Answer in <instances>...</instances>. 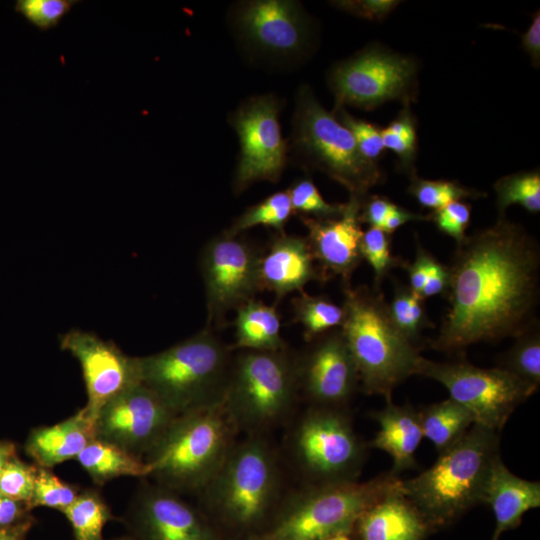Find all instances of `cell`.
Wrapping results in <instances>:
<instances>
[{
  "instance_id": "obj_14",
  "label": "cell",
  "mask_w": 540,
  "mask_h": 540,
  "mask_svg": "<svg viewBox=\"0 0 540 540\" xmlns=\"http://www.w3.org/2000/svg\"><path fill=\"white\" fill-rule=\"evenodd\" d=\"M281 101L272 94L251 97L230 115L240 142L233 191L240 194L258 181L277 183L286 167L288 143L279 123Z\"/></svg>"
},
{
  "instance_id": "obj_45",
  "label": "cell",
  "mask_w": 540,
  "mask_h": 540,
  "mask_svg": "<svg viewBox=\"0 0 540 540\" xmlns=\"http://www.w3.org/2000/svg\"><path fill=\"white\" fill-rule=\"evenodd\" d=\"M30 510L31 508L28 503L0 494V529L28 530L32 521L29 515Z\"/></svg>"
},
{
  "instance_id": "obj_44",
  "label": "cell",
  "mask_w": 540,
  "mask_h": 540,
  "mask_svg": "<svg viewBox=\"0 0 540 540\" xmlns=\"http://www.w3.org/2000/svg\"><path fill=\"white\" fill-rule=\"evenodd\" d=\"M345 12L360 18L384 20L399 4L396 0H344L331 2Z\"/></svg>"
},
{
  "instance_id": "obj_2",
  "label": "cell",
  "mask_w": 540,
  "mask_h": 540,
  "mask_svg": "<svg viewBox=\"0 0 540 540\" xmlns=\"http://www.w3.org/2000/svg\"><path fill=\"white\" fill-rule=\"evenodd\" d=\"M288 493L278 450L266 435H245L197 494L198 507L223 540H239L264 534Z\"/></svg>"
},
{
  "instance_id": "obj_4",
  "label": "cell",
  "mask_w": 540,
  "mask_h": 540,
  "mask_svg": "<svg viewBox=\"0 0 540 540\" xmlns=\"http://www.w3.org/2000/svg\"><path fill=\"white\" fill-rule=\"evenodd\" d=\"M344 319L339 327L357 367L362 389L391 399L393 390L417 374L418 348L393 323L380 289L343 285Z\"/></svg>"
},
{
  "instance_id": "obj_53",
  "label": "cell",
  "mask_w": 540,
  "mask_h": 540,
  "mask_svg": "<svg viewBox=\"0 0 540 540\" xmlns=\"http://www.w3.org/2000/svg\"><path fill=\"white\" fill-rule=\"evenodd\" d=\"M323 540H354L352 534H339Z\"/></svg>"
},
{
  "instance_id": "obj_31",
  "label": "cell",
  "mask_w": 540,
  "mask_h": 540,
  "mask_svg": "<svg viewBox=\"0 0 540 540\" xmlns=\"http://www.w3.org/2000/svg\"><path fill=\"white\" fill-rule=\"evenodd\" d=\"M514 339V344L504 354L498 367L507 370L538 390L540 386L539 320Z\"/></svg>"
},
{
  "instance_id": "obj_8",
  "label": "cell",
  "mask_w": 540,
  "mask_h": 540,
  "mask_svg": "<svg viewBox=\"0 0 540 540\" xmlns=\"http://www.w3.org/2000/svg\"><path fill=\"white\" fill-rule=\"evenodd\" d=\"M288 151L303 167L325 173L353 196L365 197L384 180L377 163L361 154L351 132L306 84L296 93Z\"/></svg>"
},
{
  "instance_id": "obj_3",
  "label": "cell",
  "mask_w": 540,
  "mask_h": 540,
  "mask_svg": "<svg viewBox=\"0 0 540 540\" xmlns=\"http://www.w3.org/2000/svg\"><path fill=\"white\" fill-rule=\"evenodd\" d=\"M499 433L473 424L429 469L401 480V492L433 533L484 504L493 465L501 457Z\"/></svg>"
},
{
  "instance_id": "obj_55",
  "label": "cell",
  "mask_w": 540,
  "mask_h": 540,
  "mask_svg": "<svg viewBox=\"0 0 540 540\" xmlns=\"http://www.w3.org/2000/svg\"><path fill=\"white\" fill-rule=\"evenodd\" d=\"M114 540H136V539H134L132 536H126V537H120Z\"/></svg>"
},
{
  "instance_id": "obj_27",
  "label": "cell",
  "mask_w": 540,
  "mask_h": 540,
  "mask_svg": "<svg viewBox=\"0 0 540 540\" xmlns=\"http://www.w3.org/2000/svg\"><path fill=\"white\" fill-rule=\"evenodd\" d=\"M76 459L98 485L122 476L143 478L151 473V468L144 459L97 438H94Z\"/></svg>"
},
{
  "instance_id": "obj_25",
  "label": "cell",
  "mask_w": 540,
  "mask_h": 540,
  "mask_svg": "<svg viewBox=\"0 0 540 540\" xmlns=\"http://www.w3.org/2000/svg\"><path fill=\"white\" fill-rule=\"evenodd\" d=\"M372 416L380 428L370 446L389 454L393 461L390 473L399 477L415 468V452L423 438L418 412L410 405H396L388 399L385 407Z\"/></svg>"
},
{
  "instance_id": "obj_18",
  "label": "cell",
  "mask_w": 540,
  "mask_h": 540,
  "mask_svg": "<svg viewBox=\"0 0 540 540\" xmlns=\"http://www.w3.org/2000/svg\"><path fill=\"white\" fill-rule=\"evenodd\" d=\"M126 524L136 540H223L204 512L159 484H142Z\"/></svg>"
},
{
  "instance_id": "obj_15",
  "label": "cell",
  "mask_w": 540,
  "mask_h": 540,
  "mask_svg": "<svg viewBox=\"0 0 540 540\" xmlns=\"http://www.w3.org/2000/svg\"><path fill=\"white\" fill-rule=\"evenodd\" d=\"M231 23L247 48L265 56L299 57L311 43L310 18L296 1L239 2L231 13Z\"/></svg>"
},
{
  "instance_id": "obj_22",
  "label": "cell",
  "mask_w": 540,
  "mask_h": 540,
  "mask_svg": "<svg viewBox=\"0 0 540 540\" xmlns=\"http://www.w3.org/2000/svg\"><path fill=\"white\" fill-rule=\"evenodd\" d=\"M418 509L400 487L377 500L357 518L354 540H424L432 534Z\"/></svg>"
},
{
  "instance_id": "obj_46",
  "label": "cell",
  "mask_w": 540,
  "mask_h": 540,
  "mask_svg": "<svg viewBox=\"0 0 540 540\" xmlns=\"http://www.w3.org/2000/svg\"><path fill=\"white\" fill-rule=\"evenodd\" d=\"M436 258L421 244L417 243L416 256L412 263L404 264L403 269L408 272L409 287L412 291L420 294L429 276L432 264Z\"/></svg>"
},
{
  "instance_id": "obj_33",
  "label": "cell",
  "mask_w": 540,
  "mask_h": 540,
  "mask_svg": "<svg viewBox=\"0 0 540 540\" xmlns=\"http://www.w3.org/2000/svg\"><path fill=\"white\" fill-rule=\"evenodd\" d=\"M292 214L294 213L287 190L275 192L248 207L225 232L229 235H240L252 227L262 225L273 228L276 233H284Z\"/></svg>"
},
{
  "instance_id": "obj_1",
  "label": "cell",
  "mask_w": 540,
  "mask_h": 540,
  "mask_svg": "<svg viewBox=\"0 0 540 540\" xmlns=\"http://www.w3.org/2000/svg\"><path fill=\"white\" fill-rule=\"evenodd\" d=\"M449 309L431 347L460 353L515 338L538 319L540 248L525 228L499 216L457 244L449 266Z\"/></svg>"
},
{
  "instance_id": "obj_40",
  "label": "cell",
  "mask_w": 540,
  "mask_h": 540,
  "mask_svg": "<svg viewBox=\"0 0 540 540\" xmlns=\"http://www.w3.org/2000/svg\"><path fill=\"white\" fill-rule=\"evenodd\" d=\"M332 113L352 134L361 154L371 162L377 160L386 150L381 128L368 121L353 117L344 107L334 108Z\"/></svg>"
},
{
  "instance_id": "obj_37",
  "label": "cell",
  "mask_w": 540,
  "mask_h": 540,
  "mask_svg": "<svg viewBox=\"0 0 540 540\" xmlns=\"http://www.w3.org/2000/svg\"><path fill=\"white\" fill-rule=\"evenodd\" d=\"M391 236L380 228L369 227L363 231L360 242V252L363 260H366L374 273V289H380L383 279L395 267H402L406 263L391 253Z\"/></svg>"
},
{
  "instance_id": "obj_51",
  "label": "cell",
  "mask_w": 540,
  "mask_h": 540,
  "mask_svg": "<svg viewBox=\"0 0 540 540\" xmlns=\"http://www.w3.org/2000/svg\"><path fill=\"white\" fill-rule=\"evenodd\" d=\"M16 455V448L12 442L0 441V475L8 461Z\"/></svg>"
},
{
  "instance_id": "obj_29",
  "label": "cell",
  "mask_w": 540,
  "mask_h": 540,
  "mask_svg": "<svg viewBox=\"0 0 540 540\" xmlns=\"http://www.w3.org/2000/svg\"><path fill=\"white\" fill-rule=\"evenodd\" d=\"M293 322L303 328V336L308 343L318 336L339 328L344 319L342 306L326 296H313L304 290L291 301Z\"/></svg>"
},
{
  "instance_id": "obj_39",
  "label": "cell",
  "mask_w": 540,
  "mask_h": 540,
  "mask_svg": "<svg viewBox=\"0 0 540 540\" xmlns=\"http://www.w3.org/2000/svg\"><path fill=\"white\" fill-rule=\"evenodd\" d=\"M37 467L30 508L44 506L64 512L78 496L79 489L61 480L49 468Z\"/></svg>"
},
{
  "instance_id": "obj_10",
  "label": "cell",
  "mask_w": 540,
  "mask_h": 540,
  "mask_svg": "<svg viewBox=\"0 0 540 540\" xmlns=\"http://www.w3.org/2000/svg\"><path fill=\"white\" fill-rule=\"evenodd\" d=\"M287 452L304 485L358 481L365 460L344 408L310 405L288 434Z\"/></svg>"
},
{
  "instance_id": "obj_16",
  "label": "cell",
  "mask_w": 540,
  "mask_h": 540,
  "mask_svg": "<svg viewBox=\"0 0 540 540\" xmlns=\"http://www.w3.org/2000/svg\"><path fill=\"white\" fill-rule=\"evenodd\" d=\"M177 414L142 383L121 393L97 413L95 438L144 459Z\"/></svg>"
},
{
  "instance_id": "obj_6",
  "label": "cell",
  "mask_w": 540,
  "mask_h": 540,
  "mask_svg": "<svg viewBox=\"0 0 540 540\" xmlns=\"http://www.w3.org/2000/svg\"><path fill=\"white\" fill-rule=\"evenodd\" d=\"M238 431L223 403L177 415L146 454L156 483L178 494H198L222 466Z\"/></svg>"
},
{
  "instance_id": "obj_41",
  "label": "cell",
  "mask_w": 540,
  "mask_h": 540,
  "mask_svg": "<svg viewBox=\"0 0 540 540\" xmlns=\"http://www.w3.org/2000/svg\"><path fill=\"white\" fill-rule=\"evenodd\" d=\"M37 468L25 463L17 455L12 457L0 475V494L30 504Z\"/></svg>"
},
{
  "instance_id": "obj_23",
  "label": "cell",
  "mask_w": 540,
  "mask_h": 540,
  "mask_svg": "<svg viewBox=\"0 0 540 540\" xmlns=\"http://www.w3.org/2000/svg\"><path fill=\"white\" fill-rule=\"evenodd\" d=\"M484 504L490 505L495 516L491 540H499L502 533L521 523L527 511L540 506V483L514 475L499 457L490 474Z\"/></svg>"
},
{
  "instance_id": "obj_48",
  "label": "cell",
  "mask_w": 540,
  "mask_h": 540,
  "mask_svg": "<svg viewBox=\"0 0 540 540\" xmlns=\"http://www.w3.org/2000/svg\"><path fill=\"white\" fill-rule=\"evenodd\" d=\"M450 271L449 266L434 260L429 276L423 289L420 292L422 299H426L432 296L445 295L449 289Z\"/></svg>"
},
{
  "instance_id": "obj_50",
  "label": "cell",
  "mask_w": 540,
  "mask_h": 540,
  "mask_svg": "<svg viewBox=\"0 0 540 540\" xmlns=\"http://www.w3.org/2000/svg\"><path fill=\"white\" fill-rule=\"evenodd\" d=\"M410 221H429V215L416 214L396 204L380 229L392 235L398 228Z\"/></svg>"
},
{
  "instance_id": "obj_20",
  "label": "cell",
  "mask_w": 540,
  "mask_h": 540,
  "mask_svg": "<svg viewBox=\"0 0 540 540\" xmlns=\"http://www.w3.org/2000/svg\"><path fill=\"white\" fill-rule=\"evenodd\" d=\"M363 198L350 195L345 210L336 217L299 216L307 229L306 239L313 257L327 280L339 276L343 285L350 284L354 271L363 260L360 252Z\"/></svg>"
},
{
  "instance_id": "obj_24",
  "label": "cell",
  "mask_w": 540,
  "mask_h": 540,
  "mask_svg": "<svg viewBox=\"0 0 540 540\" xmlns=\"http://www.w3.org/2000/svg\"><path fill=\"white\" fill-rule=\"evenodd\" d=\"M94 438V420L83 407L64 421L33 429L25 450L37 466L51 469L76 459Z\"/></svg>"
},
{
  "instance_id": "obj_38",
  "label": "cell",
  "mask_w": 540,
  "mask_h": 540,
  "mask_svg": "<svg viewBox=\"0 0 540 540\" xmlns=\"http://www.w3.org/2000/svg\"><path fill=\"white\" fill-rule=\"evenodd\" d=\"M287 192L292 210L299 216L326 219L339 216L346 208V203H329L320 194L310 178L295 181Z\"/></svg>"
},
{
  "instance_id": "obj_9",
  "label": "cell",
  "mask_w": 540,
  "mask_h": 540,
  "mask_svg": "<svg viewBox=\"0 0 540 540\" xmlns=\"http://www.w3.org/2000/svg\"><path fill=\"white\" fill-rule=\"evenodd\" d=\"M400 484L401 479L389 472L365 482L304 485L289 491L264 534L273 540L352 534L361 513Z\"/></svg>"
},
{
  "instance_id": "obj_49",
  "label": "cell",
  "mask_w": 540,
  "mask_h": 540,
  "mask_svg": "<svg viewBox=\"0 0 540 540\" xmlns=\"http://www.w3.org/2000/svg\"><path fill=\"white\" fill-rule=\"evenodd\" d=\"M521 47L530 56L534 67L540 65V12L537 10L527 31L521 35Z\"/></svg>"
},
{
  "instance_id": "obj_17",
  "label": "cell",
  "mask_w": 540,
  "mask_h": 540,
  "mask_svg": "<svg viewBox=\"0 0 540 540\" xmlns=\"http://www.w3.org/2000/svg\"><path fill=\"white\" fill-rule=\"evenodd\" d=\"M59 343L80 364L87 393L84 408L94 421L105 404L141 383L139 357L125 354L112 341L74 328L60 335Z\"/></svg>"
},
{
  "instance_id": "obj_47",
  "label": "cell",
  "mask_w": 540,
  "mask_h": 540,
  "mask_svg": "<svg viewBox=\"0 0 540 540\" xmlns=\"http://www.w3.org/2000/svg\"><path fill=\"white\" fill-rule=\"evenodd\" d=\"M395 206L396 204L385 196L366 195L361 203V223H367L369 227L381 228Z\"/></svg>"
},
{
  "instance_id": "obj_7",
  "label": "cell",
  "mask_w": 540,
  "mask_h": 540,
  "mask_svg": "<svg viewBox=\"0 0 540 540\" xmlns=\"http://www.w3.org/2000/svg\"><path fill=\"white\" fill-rule=\"evenodd\" d=\"M297 353L238 350L223 406L238 433L266 435L288 422L300 399Z\"/></svg>"
},
{
  "instance_id": "obj_54",
  "label": "cell",
  "mask_w": 540,
  "mask_h": 540,
  "mask_svg": "<svg viewBox=\"0 0 540 540\" xmlns=\"http://www.w3.org/2000/svg\"><path fill=\"white\" fill-rule=\"evenodd\" d=\"M239 540H273V539H271L270 537H268L265 534H261V535H256V536H252V537H248V538H244V539H239Z\"/></svg>"
},
{
  "instance_id": "obj_13",
  "label": "cell",
  "mask_w": 540,
  "mask_h": 540,
  "mask_svg": "<svg viewBox=\"0 0 540 540\" xmlns=\"http://www.w3.org/2000/svg\"><path fill=\"white\" fill-rule=\"evenodd\" d=\"M260 249L239 235L223 231L210 239L200 255L205 288L207 326L221 329L226 315L261 292Z\"/></svg>"
},
{
  "instance_id": "obj_34",
  "label": "cell",
  "mask_w": 540,
  "mask_h": 540,
  "mask_svg": "<svg viewBox=\"0 0 540 540\" xmlns=\"http://www.w3.org/2000/svg\"><path fill=\"white\" fill-rule=\"evenodd\" d=\"M496 193L498 217L505 216L511 205H520L526 211L536 214L540 211V172L523 171L498 179L493 185Z\"/></svg>"
},
{
  "instance_id": "obj_43",
  "label": "cell",
  "mask_w": 540,
  "mask_h": 540,
  "mask_svg": "<svg viewBox=\"0 0 540 540\" xmlns=\"http://www.w3.org/2000/svg\"><path fill=\"white\" fill-rule=\"evenodd\" d=\"M471 205L464 201H454L434 210L429 220L443 234L453 238L457 244L466 238V230L471 220Z\"/></svg>"
},
{
  "instance_id": "obj_28",
  "label": "cell",
  "mask_w": 540,
  "mask_h": 540,
  "mask_svg": "<svg viewBox=\"0 0 540 540\" xmlns=\"http://www.w3.org/2000/svg\"><path fill=\"white\" fill-rule=\"evenodd\" d=\"M423 437L441 453L456 443L474 424L472 414L450 397L418 412Z\"/></svg>"
},
{
  "instance_id": "obj_36",
  "label": "cell",
  "mask_w": 540,
  "mask_h": 540,
  "mask_svg": "<svg viewBox=\"0 0 540 540\" xmlns=\"http://www.w3.org/2000/svg\"><path fill=\"white\" fill-rule=\"evenodd\" d=\"M407 191L420 206L433 211L454 201H463L468 198L477 199L485 196V193L464 187L457 181L429 180L421 178L417 174L410 177Z\"/></svg>"
},
{
  "instance_id": "obj_11",
  "label": "cell",
  "mask_w": 540,
  "mask_h": 540,
  "mask_svg": "<svg viewBox=\"0 0 540 540\" xmlns=\"http://www.w3.org/2000/svg\"><path fill=\"white\" fill-rule=\"evenodd\" d=\"M418 70L412 57L378 44L366 46L330 69L334 108L351 105L373 110L391 100L411 104L417 99Z\"/></svg>"
},
{
  "instance_id": "obj_42",
  "label": "cell",
  "mask_w": 540,
  "mask_h": 540,
  "mask_svg": "<svg viewBox=\"0 0 540 540\" xmlns=\"http://www.w3.org/2000/svg\"><path fill=\"white\" fill-rule=\"evenodd\" d=\"M78 3L75 0H18L15 10L40 30H49Z\"/></svg>"
},
{
  "instance_id": "obj_32",
  "label": "cell",
  "mask_w": 540,
  "mask_h": 540,
  "mask_svg": "<svg viewBox=\"0 0 540 540\" xmlns=\"http://www.w3.org/2000/svg\"><path fill=\"white\" fill-rule=\"evenodd\" d=\"M381 135L385 149L393 151L397 156L398 170L409 177L416 174L417 124L410 104H403V109L387 127L381 130Z\"/></svg>"
},
{
  "instance_id": "obj_19",
  "label": "cell",
  "mask_w": 540,
  "mask_h": 540,
  "mask_svg": "<svg viewBox=\"0 0 540 540\" xmlns=\"http://www.w3.org/2000/svg\"><path fill=\"white\" fill-rule=\"evenodd\" d=\"M300 396L312 406L345 408L359 375L339 328L330 330L297 353Z\"/></svg>"
},
{
  "instance_id": "obj_26",
  "label": "cell",
  "mask_w": 540,
  "mask_h": 540,
  "mask_svg": "<svg viewBox=\"0 0 540 540\" xmlns=\"http://www.w3.org/2000/svg\"><path fill=\"white\" fill-rule=\"evenodd\" d=\"M235 311L233 349L279 350L287 347L281 336V322L276 304L267 305L254 298Z\"/></svg>"
},
{
  "instance_id": "obj_5",
  "label": "cell",
  "mask_w": 540,
  "mask_h": 540,
  "mask_svg": "<svg viewBox=\"0 0 540 540\" xmlns=\"http://www.w3.org/2000/svg\"><path fill=\"white\" fill-rule=\"evenodd\" d=\"M233 347L205 326L155 354L139 357L141 383L177 415L224 401Z\"/></svg>"
},
{
  "instance_id": "obj_12",
  "label": "cell",
  "mask_w": 540,
  "mask_h": 540,
  "mask_svg": "<svg viewBox=\"0 0 540 540\" xmlns=\"http://www.w3.org/2000/svg\"><path fill=\"white\" fill-rule=\"evenodd\" d=\"M417 375L441 383L450 398L465 407L474 424L500 432L514 410L537 389L507 370L470 363L436 362L421 358Z\"/></svg>"
},
{
  "instance_id": "obj_21",
  "label": "cell",
  "mask_w": 540,
  "mask_h": 540,
  "mask_svg": "<svg viewBox=\"0 0 540 540\" xmlns=\"http://www.w3.org/2000/svg\"><path fill=\"white\" fill-rule=\"evenodd\" d=\"M258 275L261 291L275 295V304L311 281L327 279L318 267L306 237L275 233L260 249Z\"/></svg>"
},
{
  "instance_id": "obj_30",
  "label": "cell",
  "mask_w": 540,
  "mask_h": 540,
  "mask_svg": "<svg viewBox=\"0 0 540 540\" xmlns=\"http://www.w3.org/2000/svg\"><path fill=\"white\" fill-rule=\"evenodd\" d=\"M75 540H103V529L113 516L99 492L80 491L74 502L63 512Z\"/></svg>"
},
{
  "instance_id": "obj_35",
  "label": "cell",
  "mask_w": 540,
  "mask_h": 540,
  "mask_svg": "<svg viewBox=\"0 0 540 540\" xmlns=\"http://www.w3.org/2000/svg\"><path fill=\"white\" fill-rule=\"evenodd\" d=\"M424 301L409 286L395 281L393 298L388 303L390 316L401 334L415 346L422 331L433 325L427 316Z\"/></svg>"
},
{
  "instance_id": "obj_52",
  "label": "cell",
  "mask_w": 540,
  "mask_h": 540,
  "mask_svg": "<svg viewBox=\"0 0 540 540\" xmlns=\"http://www.w3.org/2000/svg\"><path fill=\"white\" fill-rule=\"evenodd\" d=\"M27 530L23 529H0V540H22Z\"/></svg>"
}]
</instances>
